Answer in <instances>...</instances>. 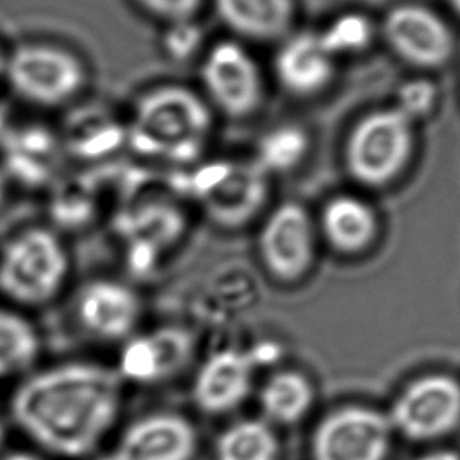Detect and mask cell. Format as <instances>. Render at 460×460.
Wrapping results in <instances>:
<instances>
[{"label":"cell","mask_w":460,"mask_h":460,"mask_svg":"<svg viewBox=\"0 0 460 460\" xmlns=\"http://www.w3.org/2000/svg\"><path fill=\"white\" fill-rule=\"evenodd\" d=\"M142 8L156 18L172 24L190 22L196 16L202 0H137Z\"/></svg>","instance_id":"25"},{"label":"cell","mask_w":460,"mask_h":460,"mask_svg":"<svg viewBox=\"0 0 460 460\" xmlns=\"http://www.w3.org/2000/svg\"><path fill=\"white\" fill-rule=\"evenodd\" d=\"M4 68H5V58H2V52H0V75L4 73Z\"/></svg>","instance_id":"29"},{"label":"cell","mask_w":460,"mask_h":460,"mask_svg":"<svg viewBox=\"0 0 460 460\" xmlns=\"http://www.w3.org/2000/svg\"><path fill=\"white\" fill-rule=\"evenodd\" d=\"M196 451V432L177 415L148 416L127 430L115 460H190Z\"/></svg>","instance_id":"12"},{"label":"cell","mask_w":460,"mask_h":460,"mask_svg":"<svg viewBox=\"0 0 460 460\" xmlns=\"http://www.w3.org/2000/svg\"><path fill=\"white\" fill-rule=\"evenodd\" d=\"M252 380V358L238 350L211 355L194 382V401L208 413H223L248 396Z\"/></svg>","instance_id":"14"},{"label":"cell","mask_w":460,"mask_h":460,"mask_svg":"<svg viewBox=\"0 0 460 460\" xmlns=\"http://www.w3.org/2000/svg\"><path fill=\"white\" fill-rule=\"evenodd\" d=\"M77 317L90 332L100 338L119 339L135 330L141 305L128 288L119 282L95 281L81 290Z\"/></svg>","instance_id":"13"},{"label":"cell","mask_w":460,"mask_h":460,"mask_svg":"<svg viewBox=\"0 0 460 460\" xmlns=\"http://www.w3.org/2000/svg\"><path fill=\"white\" fill-rule=\"evenodd\" d=\"M192 352L190 334L177 328H164L129 345L123 357V374L154 382L180 371Z\"/></svg>","instance_id":"16"},{"label":"cell","mask_w":460,"mask_h":460,"mask_svg":"<svg viewBox=\"0 0 460 460\" xmlns=\"http://www.w3.org/2000/svg\"><path fill=\"white\" fill-rule=\"evenodd\" d=\"M122 401L120 380L102 366H58L27 380L14 394L21 429L52 453L79 457L112 428Z\"/></svg>","instance_id":"1"},{"label":"cell","mask_w":460,"mask_h":460,"mask_svg":"<svg viewBox=\"0 0 460 460\" xmlns=\"http://www.w3.org/2000/svg\"><path fill=\"white\" fill-rule=\"evenodd\" d=\"M449 4H451L453 8H456V10L460 13V0H449Z\"/></svg>","instance_id":"28"},{"label":"cell","mask_w":460,"mask_h":460,"mask_svg":"<svg viewBox=\"0 0 460 460\" xmlns=\"http://www.w3.org/2000/svg\"><path fill=\"white\" fill-rule=\"evenodd\" d=\"M322 45L332 58L365 49L372 39L371 22L361 14H344L319 33Z\"/></svg>","instance_id":"23"},{"label":"cell","mask_w":460,"mask_h":460,"mask_svg":"<svg viewBox=\"0 0 460 460\" xmlns=\"http://www.w3.org/2000/svg\"><path fill=\"white\" fill-rule=\"evenodd\" d=\"M307 136L296 127H282L265 136L257 166L267 171H288L296 166L307 152Z\"/></svg>","instance_id":"22"},{"label":"cell","mask_w":460,"mask_h":460,"mask_svg":"<svg viewBox=\"0 0 460 460\" xmlns=\"http://www.w3.org/2000/svg\"><path fill=\"white\" fill-rule=\"evenodd\" d=\"M263 262L281 279H295L313 261V227L303 207L284 204L269 217L261 235Z\"/></svg>","instance_id":"11"},{"label":"cell","mask_w":460,"mask_h":460,"mask_svg":"<svg viewBox=\"0 0 460 460\" xmlns=\"http://www.w3.org/2000/svg\"><path fill=\"white\" fill-rule=\"evenodd\" d=\"M276 454L275 434L261 421L238 422L217 441V460H276Z\"/></svg>","instance_id":"20"},{"label":"cell","mask_w":460,"mask_h":460,"mask_svg":"<svg viewBox=\"0 0 460 460\" xmlns=\"http://www.w3.org/2000/svg\"><path fill=\"white\" fill-rule=\"evenodd\" d=\"M39 353V338L27 320L0 311V376L32 363Z\"/></svg>","instance_id":"21"},{"label":"cell","mask_w":460,"mask_h":460,"mask_svg":"<svg viewBox=\"0 0 460 460\" xmlns=\"http://www.w3.org/2000/svg\"><path fill=\"white\" fill-rule=\"evenodd\" d=\"M210 133V109L191 90L172 85L142 96L129 127L139 154L173 163L199 156Z\"/></svg>","instance_id":"2"},{"label":"cell","mask_w":460,"mask_h":460,"mask_svg":"<svg viewBox=\"0 0 460 460\" xmlns=\"http://www.w3.org/2000/svg\"><path fill=\"white\" fill-rule=\"evenodd\" d=\"M385 37L401 58L420 66H440L453 54L454 39L449 27L420 5L391 10L385 20Z\"/></svg>","instance_id":"9"},{"label":"cell","mask_w":460,"mask_h":460,"mask_svg":"<svg viewBox=\"0 0 460 460\" xmlns=\"http://www.w3.org/2000/svg\"><path fill=\"white\" fill-rule=\"evenodd\" d=\"M66 270V254L56 235L26 230L0 256V290L24 305H41L60 290Z\"/></svg>","instance_id":"3"},{"label":"cell","mask_w":460,"mask_h":460,"mask_svg":"<svg viewBox=\"0 0 460 460\" xmlns=\"http://www.w3.org/2000/svg\"><path fill=\"white\" fill-rule=\"evenodd\" d=\"M4 460H41L39 459V457H35V456H32V454H12V456H8V457H5Z\"/></svg>","instance_id":"27"},{"label":"cell","mask_w":460,"mask_h":460,"mask_svg":"<svg viewBox=\"0 0 460 460\" xmlns=\"http://www.w3.org/2000/svg\"><path fill=\"white\" fill-rule=\"evenodd\" d=\"M267 196L265 172L257 164L215 167L213 180L200 183V199L213 221L240 226L256 215Z\"/></svg>","instance_id":"10"},{"label":"cell","mask_w":460,"mask_h":460,"mask_svg":"<svg viewBox=\"0 0 460 460\" xmlns=\"http://www.w3.org/2000/svg\"><path fill=\"white\" fill-rule=\"evenodd\" d=\"M391 426L413 440H432L460 421V386L447 376H428L410 385L388 418Z\"/></svg>","instance_id":"7"},{"label":"cell","mask_w":460,"mask_h":460,"mask_svg":"<svg viewBox=\"0 0 460 460\" xmlns=\"http://www.w3.org/2000/svg\"><path fill=\"white\" fill-rule=\"evenodd\" d=\"M215 8L232 32L257 41L281 39L294 14L292 0H215Z\"/></svg>","instance_id":"17"},{"label":"cell","mask_w":460,"mask_h":460,"mask_svg":"<svg viewBox=\"0 0 460 460\" xmlns=\"http://www.w3.org/2000/svg\"><path fill=\"white\" fill-rule=\"evenodd\" d=\"M311 384L301 374L284 371L270 378L261 396L263 411L273 421L295 422L306 413L313 403Z\"/></svg>","instance_id":"19"},{"label":"cell","mask_w":460,"mask_h":460,"mask_svg":"<svg viewBox=\"0 0 460 460\" xmlns=\"http://www.w3.org/2000/svg\"><path fill=\"white\" fill-rule=\"evenodd\" d=\"M10 87L26 102L58 106L83 89L85 71L77 58L56 46L24 45L5 60Z\"/></svg>","instance_id":"5"},{"label":"cell","mask_w":460,"mask_h":460,"mask_svg":"<svg viewBox=\"0 0 460 460\" xmlns=\"http://www.w3.org/2000/svg\"><path fill=\"white\" fill-rule=\"evenodd\" d=\"M200 77L211 102L232 119L252 114L262 102V77L243 46L221 41L205 56Z\"/></svg>","instance_id":"6"},{"label":"cell","mask_w":460,"mask_h":460,"mask_svg":"<svg viewBox=\"0 0 460 460\" xmlns=\"http://www.w3.org/2000/svg\"><path fill=\"white\" fill-rule=\"evenodd\" d=\"M390 437V420L376 410H339L317 429L314 460H385Z\"/></svg>","instance_id":"8"},{"label":"cell","mask_w":460,"mask_h":460,"mask_svg":"<svg viewBox=\"0 0 460 460\" xmlns=\"http://www.w3.org/2000/svg\"><path fill=\"white\" fill-rule=\"evenodd\" d=\"M411 125L394 106L367 115L350 136L347 163L366 185H385L402 171L411 152Z\"/></svg>","instance_id":"4"},{"label":"cell","mask_w":460,"mask_h":460,"mask_svg":"<svg viewBox=\"0 0 460 460\" xmlns=\"http://www.w3.org/2000/svg\"><path fill=\"white\" fill-rule=\"evenodd\" d=\"M416 460H460V457L451 451H435V453L426 454Z\"/></svg>","instance_id":"26"},{"label":"cell","mask_w":460,"mask_h":460,"mask_svg":"<svg viewBox=\"0 0 460 460\" xmlns=\"http://www.w3.org/2000/svg\"><path fill=\"white\" fill-rule=\"evenodd\" d=\"M323 229L326 237L338 250L355 252L371 243L377 223L371 208L359 199H332L323 211Z\"/></svg>","instance_id":"18"},{"label":"cell","mask_w":460,"mask_h":460,"mask_svg":"<svg viewBox=\"0 0 460 460\" xmlns=\"http://www.w3.org/2000/svg\"><path fill=\"white\" fill-rule=\"evenodd\" d=\"M332 56L320 41L319 33H296L276 56L279 83L295 95H313L326 87L332 76Z\"/></svg>","instance_id":"15"},{"label":"cell","mask_w":460,"mask_h":460,"mask_svg":"<svg viewBox=\"0 0 460 460\" xmlns=\"http://www.w3.org/2000/svg\"><path fill=\"white\" fill-rule=\"evenodd\" d=\"M437 102V89L432 83L424 79H416L403 84L397 95L396 108L415 122L429 114Z\"/></svg>","instance_id":"24"}]
</instances>
